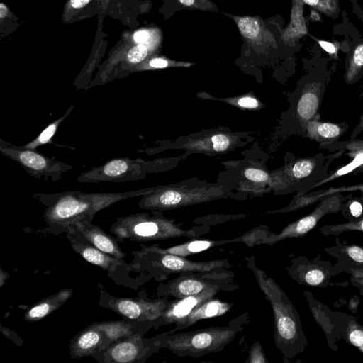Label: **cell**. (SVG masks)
<instances>
[{
    "instance_id": "cell-1",
    "label": "cell",
    "mask_w": 363,
    "mask_h": 363,
    "mask_svg": "<svg viewBox=\"0 0 363 363\" xmlns=\"http://www.w3.org/2000/svg\"><path fill=\"white\" fill-rule=\"evenodd\" d=\"M152 188L125 192L84 193L68 191L55 194L37 193L33 195L46 206L43 214L47 230L58 234L66 232L75 222H91L99 211L130 197L143 196Z\"/></svg>"
},
{
    "instance_id": "cell-2",
    "label": "cell",
    "mask_w": 363,
    "mask_h": 363,
    "mask_svg": "<svg viewBox=\"0 0 363 363\" xmlns=\"http://www.w3.org/2000/svg\"><path fill=\"white\" fill-rule=\"evenodd\" d=\"M244 259L247 267L253 273L260 290L272 306L275 345L285 361L293 359L302 353L308 345L299 314L277 282L257 266L255 256H247Z\"/></svg>"
},
{
    "instance_id": "cell-3",
    "label": "cell",
    "mask_w": 363,
    "mask_h": 363,
    "mask_svg": "<svg viewBox=\"0 0 363 363\" xmlns=\"http://www.w3.org/2000/svg\"><path fill=\"white\" fill-rule=\"evenodd\" d=\"M248 320L246 312L234 318L224 326L169 335L164 333L162 346L180 357L199 358L210 353L220 352L242 331Z\"/></svg>"
},
{
    "instance_id": "cell-4",
    "label": "cell",
    "mask_w": 363,
    "mask_h": 363,
    "mask_svg": "<svg viewBox=\"0 0 363 363\" xmlns=\"http://www.w3.org/2000/svg\"><path fill=\"white\" fill-rule=\"evenodd\" d=\"M150 215L140 213L118 218L111 227V232L118 240L128 239L137 242L164 240L184 237L199 238L208 233V225L184 229L174 220L165 218L160 211Z\"/></svg>"
},
{
    "instance_id": "cell-5",
    "label": "cell",
    "mask_w": 363,
    "mask_h": 363,
    "mask_svg": "<svg viewBox=\"0 0 363 363\" xmlns=\"http://www.w3.org/2000/svg\"><path fill=\"white\" fill-rule=\"evenodd\" d=\"M224 196L222 187L182 183L153 187L138 203L143 209L167 211L216 200Z\"/></svg>"
},
{
    "instance_id": "cell-6",
    "label": "cell",
    "mask_w": 363,
    "mask_h": 363,
    "mask_svg": "<svg viewBox=\"0 0 363 363\" xmlns=\"http://www.w3.org/2000/svg\"><path fill=\"white\" fill-rule=\"evenodd\" d=\"M234 277L233 273L229 270L182 272L167 283L160 284L157 288V294L161 297L173 296L175 298H183L211 289L233 291L240 288Z\"/></svg>"
},
{
    "instance_id": "cell-7",
    "label": "cell",
    "mask_w": 363,
    "mask_h": 363,
    "mask_svg": "<svg viewBox=\"0 0 363 363\" xmlns=\"http://www.w3.org/2000/svg\"><path fill=\"white\" fill-rule=\"evenodd\" d=\"M135 333L121 338L92 357L104 363H143L161 348L165 333L151 338Z\"/></svg>"
},
{
    "instance_id": "cell-8",
    "label": "cell",
    "mask_w": 363,
    "mask_h": 363,
    "mask_svg": "<svg viewBox=\"0 0 363 363\" xmlns=\"http://www.w3.org/2000/svg\"><path fill=\"white\" fill-rule=\"evenodd\" d=\"M0 152L18 162L30 175L38 179L45 177L55 182L73 168L65 162L43 155L36 149L17 146L3 139H0Z\"/></svg>"
},
{
    "instance_id": "cell-9",
    "label": "cell",
    "mask_w": 363,
    "mask_h": 363,
    "mask_svg": "<svg viewBox=\"0 0 363 363\" xmlns=\"http://www.w3.org/2000/svg\"><path fill=\"white\" fill-rule=\"evenodd\" d=\"M351 197V194L345 196L342 193H337L321 199L309 214L289 223L279 233H273L267 238L259 241L257 245H273L287 238L305 236L325 216L341 211L345 201Z\"/></svg>"
},
{
    "instance_id": "cell-10",
    "label": "cell",
    "mask_w": 363,
    "mask_h": 363,
    "mask_svg": "<svg viewBox=\"0 0 363 363\" xmlns=\"http://www.w3.org/2000/svg\"><path fill=\"white\" fill-rule=\"evenodd\" d=\"M143 252L155 269L157 280H165L172 273L224 272L232 264L228 259L192 261L186 257L164 253Z\"/></svg>"
},
{
    "instance_id": "cell-11",
    "label": "cell",
    "mask_w": 363,
    "mask_h": 363,
    "mask_svg": "<svg viewBox=\"0 0 363 363\" xmlns=\"http://www.w3.org/2000/svg\"><path fill=\"white\" fill-rule=\"evenodd\" d=\"M285 269L297 283L315 287L334 286L330 281L332 277L343 272L336 264L333 265L331 262L323 260L320 255L313 259L304 255L295 257Z\"/></svg>"
},
{
    "instance_id": "cell-12",
    "label": "cell",
    "mask_w": 363,
    "mask_h": 363,
    "mask_svg": "<svg viewBox=\"0 0 363 363\" xmlns=\"http://www.w3.org/2000/svg\"><path fill=\"white\" fill-rule=\"evenodd\" d=\"M101 302L126 319L141 322H152L158 319L167 303L169 296H162L156 299L145 296L138 298H116L109 294L101 296Z\"/></svg>"
},
{
    "instance_id": "cell-13",
    "label": "cell",
    "mask_w": 363,
    "mask_h": 363,
    "mask_svg": "<svg viewBox=\"0 0 363 363\" xmlns=\"http://www.w3.org/2000/svg\"><path fill=\"white\" fill-rule=\"evenodd\" d=\"M66 233L72 249L88 262L109 273H113L120 267L126 264L122 259L116 258L95 247L74 226H69Z\"/></svg>"
},
{
    "instance_id": "cell-14",
    "label": "cell",
    "mask_w": 363,
    "mask_h": 363,
    "mask_svg": "<svg viewBox=\"0 0 363 363\" xmlns=\"http://www.w3.org/2000/svg\"><path fill=\"white\" fill-rule=\"evenodd\" d=\"M219 291L211 289L196 295L169 301L161 316L152 322L153 328L157 329L162 325L175 324L185 318L200 303L215 297Z\"/></svg>"
},
{
    "instance_id": "cell-15",
    "label": "cell",
    "mask_w": 363,
    "mask_h": 363,
    "mask_svg": "<svg viewBox=\"0 0 363 363\" xmlns=\"http://www.w3.org/2000/svg\"><path fill=\"white\" fill-rule=\"evenodd\" d=\"M224 14L230 16L235 21L241 35L249 45L260 48L264 45L275 47L276 43L272 34L259 16H238L225 13Z\"/></svg>"
},
{
    "instance_id": "cell-16",
    "label": "cell",
    "mask_w": 363,
    "mask_h": 363,
    "mask_svg": "<svg viewBox=\"0 0 363 363\" xmlns=\"http://www.w3.org/2000/svg\"><path fill=\"white\" fill-rule=\"evenodd\" d=\"M105 337L95 323L80 331L72 340L69 354L72 358L93 356L104 349Z\"/></svg>"
},
{
    "instance_id": "cell-17",
    "label": "cell",
    "mask_w": 363,
    "mask_h": 363,
    "mask_svg": "<svg viewBox=\"0 0 363 363\" xmlns=\"http://www.w3.org/2000/svg\"><path fill=\"white\" fill-rule=\"evenodd\" d=\"M232 306V303L221 301L215 297L211 298L197 306L185 318L176 323L174 328L164 333L167 335L175 333L194 325L201 320L222 316L226 314Z\"/></svg>"
},
{
    "instance_id": "cell-18",
    "label": "cell",
    "mask_w": 363,
    "mask_h": 363,
    "mask_svg": "<svg viewBox=\"0 0 363 363\" xmlns=\"http://www.w3.org/2000/svg\"><path fill=\"white\" fill-rule=\"evenodd\" d=\"M95 323L102 330L105 337L103 350L121 338L135 333H145L153 328L152 322H141L129 319Z\"/></svg>"
},
{
    "instance_id": "cell-19",
    "label": "cell",
    "mask_w": 363,
    "mask_h": 363,
    "mask_svg": "<svg viewBox=\"0 0 363 363\" xmlns=\"http://www.w3.org/2000/svg\"><path fill=\"white\" fill-rule=\"evenodd\" d=\"M70 225L74 226L85 238L101 251L118 259L125 257V253L118 245V240L100 227L89 221H78Z\"/></svg>"
},
{
    "instance_id": "cell-20",
    "label": "cell",
    "mask_w": 363,
    "mask_h": 363,
    "mask_svg": "<svg viewBox=\"0 0 363 363\" xmlns=\"http://www.w3.org/2000/svg\"><path fill=\"white\" fill-rule=\"evenodd\" d=\"M324 250L337 259L336 264L343 271L351 269L363 272V247L348 244L345 240L335 238V245L325 247Z\"/></svg>"
},
{
    "instance_id": "cell-21",
    "label": "cell",
    "mask_w": 363,
    "mask_h": 363,
    "mask_svg": "<svg viewBox=\"0 0 363 363\" xmlns=\"http://www.w3.org/2000/svg\"><path fill=\"white\" fill-rule=\"evenodd\" d=\"M303 295L315 320L321 327L325 335L328 346L333 351H337L336 342L340 338L333 321V311L317 301L311 292L304 291Z\"/></svg>"
},
{
    "instance_id": "cell-22",
    "label": "cell",
    "mask_w": 363,
    "mask_h": 363,
    "mask_svg": "<svg viewBox=\"0 0 363 363\" xmlns=\"http://www.w3.org/2000/svg\"><path fill=\"white\" fill-rule=\"evenodd\" d=\"M229 243H233L231 239L216 240H199L197 238H195L191 239L189 241L168 248H162L156 245L150 246L143 245L141 248V252L170 254L186 257L189 255H192L205 250H208L212 247L218 245Z\"/></svg>"
},
{
    "instance_id": "cell-23",
    "label": "cell",
    "mask_w": 363,
    "mask_h": 363,
    "mask_svg": "<svg viewBox=\"0 0 363 363\" xmlns=\"http://www.w3.org/2000/svg\"><path fill=\"white\" fill-rule=\"evenodd\" d=\"M333 318L340 340L343 339L363 354V326L356 318L344 312L333 311Z\"/></svg>"
},
{
    "instance_id": "cell-24",
    "label": "cell",
    "mask_w": 363,
    "mask_h": 363,
    "mask_svg": "<svg viewBox=\"0 0 363 363\" xmlns=\"http://www.w3.org/2000/svg\"><path fill=\"white\" fill-rule=\"evenodd\" d=\"M346 123H335L313 119L306 123V135L318 142L320 147L331 145L347 130Z\"/></svg>"
},
{
    "instance_id": "cell-25",
    "label": "cell",
    "mask_w": 363,
    "mask_h": 363,
    "mask_svg": "<svg viewBox=\"0 0 363 363\" xmlns=\"http://www.w3.org/2000/svg\"><path fill=\"white\" fill-rule=\"evenodd\" d=\"M73 294L70 289H61L30 306L23 315V320L34 322L42 320L60 308Z\"/></svg>"
},
{
    "instance_id": "cell-26",
    "label": "cell",
    "mask_w": 363,
    "mask_h": 363,
    "mask_svg": "<svg viewBox=\"0 0 363 363\" xmlns=\"http://www.w3.org/2000/svg\"><path fill=\"white\" fill-rule=\"evenodd\" d=\"M356 191H360L363 193V184L340 187H330L327 189H321L304 194H297L287 207L277 211H272L268 212V213H286L296 211L316 203L328 196L337 193Z\"/></svg>"
},
{
    "instance_id": "cell-27",
    "label": "cell",
    "mask_w": 363,
    "mask_h": 363,
    "mask_svg": "<svg viewBox=\"0 0 363 363\" xmlns=\"http://www.w3.org/2000/svg\"><path fill=\"white\" fill-rule=\"evenodd\" d=\"M343 146L349 150L347 154L352 160L350 163L342 166L341 168L333 172H329L328 176L324 179L315 182L305 193L311 189L321 186L327 182L333 181L340 177L353 172L357 168L363 164V140H351L347 142H342Z\"/></svg>"
},
{
    "instance_id": "cell-28",
    "label": "cell",
    "mask_w": 363,
    "mask_h": 363,
    "mask_svg": "<svg viewBox=\"0 0 363 363\" xmlns=\"http://www.w3.org/2000/svg\"><path fill=\"white\" fill-rule=\"evenodd\" d=\"M318 87L313 86L308 89L301 95L296 106L298 116L305 121L317 119V113L319 109V93Z\"/></svg>"
},
{
    "instance_id": "cell-29",
    "label": "cell",
    "mask_w": 363,
    "mask_h": 363,
    "mask_svg": "<svg viewBox=\"0 0 363 363\" xmlns=\"http://www.w3.org/2000/svg\"><path fill=\"white\" fill-rule=\"evenodd\" d=\"M74 107V105H71L62 116L50 123L33 140L23 146L29 149H36L39 146L50 143L60 125L68 117Z\"/></svg>"
},
{
    "instance_id": "cell-30",
    "label": "cell",
    "mask_w": 363,
    "mask_h": 363,
    "mask_svg": "<svg viewBox=\"0 0 363 363\" xmlns=\"http://www.w3.org/2000/svg\"><path fill=\"white\" fill-rule=\"evenodd\" d=\"M272 233L273 232H271L267 226L262 225L251 229L240 237L232 238L231 240L233 243L240 242L252 247Z\"/></svg>"
},
{
    "instance_id": "cell-31",
    "label": "cell",
    "mask_w": 363,
    "mask_h": 363,
    "mask_svg": "<svg viewBox=\"0 0 363 363\" xmlns=\"http://www.w3.org/2000/svg\"><path fill=\"white\" fill-rule=\"evenodd\" d=\"M319 230L324 235H338L340 233L350 230L363 232V216L354 221H347L335 225H325L320 227Z\"/></svg>"
},
{
    "instance_id": "cell-32",
    "label": "cell",
    "mask_w": 363,
    "mask_h": 363,
    "mask_svg": "<svg viewBox=\"0 0 363 363\" xmlns=\"http://www.w3.org/2000/svg\"><path fill=\"white\" fill-rule=\"evenodd\" d=\"M363 67V43L354 49L346 70L345 79L348 84L354 83L359 72Z\"/></svg>"
},
{
    "instance_id": "cell-33",
    "label": "cell",
    "mask_w": 363,
    "mask_h": 363,
    "mask_svg": "<svg viewBox=\"0 0 363 363\" xmlns=\"http://www.w3.org/2000/svg\"><path fill=\"white\" fill-rule=\"evenodd\" d=\"M341 212L348 221L361 218L363 215V197H351L345 201Z\"/></svg>"
},
{
    "instance_id": "cell-34",
    "label": "cell",
    "mask_w": 363,
    "mask_h": 363,
    "mask_svg": "<svg viewBox=\"0 0 363 363\" xmlns=\"http://www.w3.org/2000/svg\"><path fill=\"white\" fill-rule=\"evenodd\" d=\"M211 147L216 152L228 150L235 143V138L225 133H217L210 137Z\"/></svg>"
},
{
    "instance_id": "cell-35",
    "label": "cell",
    "mask_w": 363,
    "mask_h": 363,
    "mask_svg": "<svg viewBox=\"0 0 363 363\" xmlns=\"http://www.w3.org/2000/svg\"><path fill=\"white\" fill-rule=\"evenodd\" d=\"M176 2L183 9L202 11H218L216 5L210 0H176Z\"/></svg>"
},
{
    "instance_id": "cell-36",
    "label": "cell",
    "mask_w": 363,
    "mask_h": 363,
    "mask_svg": "<svg viewBox=\"0 0 363 363\" xmlns=\"http://www.w3.org/2000/svg\"><path fill=\"white\" fill-rule=\"evenodd\" d=\"M225 101L233 105L237 106L245 109H255L259 106V101L256 98L250 95H245L237 98L225 99Z\"/></svg>"
},
{
    "instance_id": "cell-37",
    "label": "cell",
    "mask_w": 363,
    "mask_h": 363,
    "mask_svg": "<svg viewBox=\"0 0 363 363\" xmlns=\"http://www.w3.org/2000/svg\"><path fill=\"white\" fill-rule=\"evenodd\" d=\"M247 363H268L262 347L259 342H255L250 348Z\"/></svg>"
},
{
    "instance_id": "cell-38",
    "label": "cell",
    "mask_w": 363,
    "mask_h": 363,
    "mask_svg": "<svg viewBox=\"0 0 363 363\" xmlns=\"http://www.w3.org/2000/svg\"><path fill=\"white\" fill-rule=\"evenodd\" d=\"M148 52V48L145 43L139 44L128 51L127 58L130 62L137 64L143 61L147 56Z\"/></svg>"
},
{
    "instance_id": "cell-39",
    "label": "cell",
    "mask_w": 363,
    "mask_h": 363,
    "mask_svg": "<svg viewBox=\"0 0 363 363\" xmlns=\"http://www.w3.org/2000/svg\"><path fill=\"white\" fill-rule=\"evenodd\" d=\"M243 174L245 178L254 182H266L269 179L268 174L259 169L247 168L244 171Z\"/></svg>"
},
{
    "instance_id": "cell-40",
    "label": "cell",
    "mask_w": 363,
    "mask_h": 363,
    "mask_svg": "<svg viewBox=\"0 0 363 363\" xmlns=\"http://www.w3.org/2000/svg\"><path fill=\"white\" fill-rule=\"evenodd\" d=\"M350 281L352 285L359 289V294L363 296V272L351 269Z\"/></svg>"
},
{
    "instance_id": "cell-41",
    "label": "cell",
    "mask_w": 363,
    "mask_h": 363,
    "mask_svg": "<svg viewBox=\"0 0 363 363\" xmlns=\"http://www.w3.org/2000/svg\"><path fill=\"white\" fill-rule=\"evenodd\" d=\"M134 39L138 43L143 44L150 39V34L146 30H140L135 34Z\"/></svg>"
},
{
    "instance_id": "cell-42",
    "label": "cell",
    "mask_w": 363,
    "mask_h": 363,
    "mask_svg": "<svg viewBox=\"0 0 363 363\" xmlns=\"http://www.w3.org/2000/svg\"><path fill=\"white\" fill-rule=\"evenodd\" d=\"M359 306V298L357 295H354L348 303V309L352 313H356Z\"/></svg>"
},
{
    "instance_id": "cell-43",
    "label": "cell",
    "mask_w": 363,
    "mask_h": 363,
    "mask_svg": "<svg viewBox=\"0 0 363 363\" xmlns=\"http://www.w3.org/2000/svg\"><path fill=\"white\" fill-rule=\"evenodd\" d=\"M319 44L328 52H329L330 54H333L335 52V48L331 43L321 40V41H319Z\"/></svg>"
},
{
    "instance_id": "cell-44",
    "label": "cell",
    "mask_w": 363,
    "mask_h": 363,
    "mask_svg": "<svg viewBox=\"0 0 363 363\" xmlns=\"http://www.w3.org/2000/svg\"><path fill=\"white\" fill-rule=\"evenodd\" d=\"M90 0H71V4L74 8H80L87 4Z\"/></svg>"
},
{
    "instance_id": "cell-45",
    "label": "cell",
    "mask_w": 363,
    "mask_h": 363,
    "mask_svg": "<svg viewBox=\"0 0 363 363\" xmlns=\"http://www.w3.org/2000/svg\"><path fill=\"white\" fill-rule=\"evenodd\" d=\"M7 13V9L6 6L3 4H0V17L1 18H4Z\"/></svg>"
},
{
    "instance_id": "cell-46",
    "label": "cell",
    "mask_w": 363,
    "mask_h": 363,
    "mask_svg": "<svg viewBox=\"0 0 363 363\" xmlns=\"http://www.w3.org/2000/svg\"><path fill=\"white\" fill-rule=\"evenodd\" d=\"M305 3L311 5V6H315L318 4V0H303Z\"/></svg>"
},
{
    "instance_id": "cell-47",
    "label": "cell",
    "mask_w": 363,
    "mask_h": 363,
    "mask_svg": "<svg viewBox=\"0 0 363 363\" xmlns=\"http://www.w3.org/2000/svg\"><path fill=\"white\" fill-rule=\"evenodd\" d=\"M362 172H363V164L353 171V173L354 174H358V173H362Z\"/></svg>"
}]
</instances>
